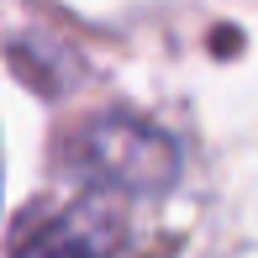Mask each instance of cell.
<instances>
[{
  "label": "cell",
  "instance_id": "obj_1",
  "mask_svg": "<svg viewBox=\"0 0 258 258\" xmlns=\"http://www.w3.org/2000/svg\"><path fill=\"white\" fill-rule=\"evenodd\" d=\"M69 163L85 174L90 190H116V195H158L179 174V148L169 132L126 111L90 116L69 143Z\"/></svg>",
  "mask_w": 258,
  "mask_h": 258
},
{
  "label": "cell",
  "instance_id": "obj_2",
  "mask_svg": "<svg viewBox=\"0 0 258 258\" xmlns=\"http://www.w3.org/2000/svg\"><path fill=\"white\" fill-rule=\"evenodd\" d=\"M126 195L85 190L74 206L53 211L48 221L27 227L11 258H116L126 242Z\"/></svg>",
  "mask_w": 258,
  "mask_h": 258
}]
</instances>
